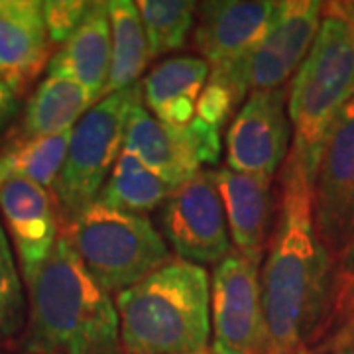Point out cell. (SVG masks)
Instances as JSON below:
<instances>
[{
  "mask_svg": "<svg viewBox=\"0 0 354 354\" xmlns=\"http://www.w3.org/2000/svg\"><path fill=\"white\" fill-rule=\"evenodd\" d=\"M313 223L321 242L339 262L354 239V99L323 148L313 183Z\"/></svg>",
  "mask_w": 354,
  "mask_h": 354,
  "instance_id": "10",
  "label": "cell"
},
{
  "mask_svg": "<svg viewBox=\"0 0 354 354\" xmlns=\"http://www.w3.org/2000/svg\"><path fill=\"white\" fill-rule=\"evenodd\" d=\"M0 213L6 221L28 286L59 239L55 203L46 187L16 179L0 187Z\"/></svg>",
  "mask_w": 354,
  "mask_h": 354,
  "instance_id": "14",
  "label": "cell"
},
{
  "mask_svg": "<svg viewBox=\"0 0 354 354\" xmlns=\"http://www.w3.org/2000/svg\"><path fill=\"white\" fill-rule=\"evenodd\" d=\"M71 132L51 138L16 140L0 152V187L8 181H32L41 187H53L64 167Z\"/></svg>",
  "mask_w": 354,
  "mask_h": 354,
  "instance_id": "22",
  "label": "cell"
},
{
  "mask_svg": "<svg viewBox=\"0 0 354 354\" xmlns=\"http://www.w3.org/2000/svg\"><path fill=\"white\" fill-rule=\"evenodd\" d=\"M288 87L254 91L227 132V167L272 181L290 156Z\"/></svg>",
  "mask_w": 354,
  "mask_h": 354,
  "instance_id": "11",
  "label": "cell"
},
{
  "mask_svg": "<svg viewBox=\"0 0 354 354\" xmlns=\"http://www.w3.org/2000/svg\"><path fill=\"white\" fill-rule=\"evenodd\" d=\"M221 199L225 205L228 232L234 250L260 266L266 242L272 234L274 197L272 181L232 171L228 167L213 169Z\"/></svg>",
  "mask_w": 354,
  "mask_h": 354,
  "instance_id": "15",
  "label": "cell"
},
{
  "mask_svg": "<svg viewBox=\"0 0 354 354\" xmlns=\"http://www.w3.org/2000/svg\"><path fill=\"white\" fill-rule=\"evenodd\" d=\"M50 53L38 0H0V79L20 93L36 79Z\"/></svg>",
  "mask_w": 354,
  "mask_h": 354,
  "instance_id": "16",
  "label": "cell"
},
{
  "mask_svg": "<svg viewBox=\"0 0 354 354\" xmlns=\"http://www.w3.org/2000/svg\"><path fill=\"white\" fill-rule=\"evenodd\" d=\"M138 101L128 116L124 150L132 152L156 176L174 189L201 171L203 164L215 165L221 158V130L193 118L187 127L160 122Z\"/></svg>",
  "mask_w": 354,
  "mask_h": 354,
  "instance_id": "8",
  "label": "cell"
},
{
  "mask_svg": "<svg viewBox=\"0 0 354 354\" xmlns=\"http://www.w3.org/2000/svg\"><path fill=\"white\" fill-rule=\"evenodd\" d=\"M138 101L142 87L136 83L101 99L73 128L64 167L53 183L55 201L67 223L99 197L124 150L128 116Z\"/></svg>",
  "mask_w": 354,
  "mask_h": 354,
  "instance_id": "6",
  "label": "cell"
},
{
  "mask_svg": "<svg viewBox=\"0 0 354 354\" xmlns=\"http://www.w3.org/2000/svg\"><path fill=\"white\" fill-rule=\"evenodd\" d=\"M67 241L102 290L120 293L169 262V248L148 215L93 201L67 223Z\"/></svg>",
  "mask_w": 354,
  "mask_h": 354,
  "instance_id": "5",
  "label": "cell"
},
{
  "mask_svg": "<svg viewBox=\"0 0 354 354\" xmlns=\"http://www.w3.org/2000/svg\"><path fill=\"white\" fill-rule=\"evenodd\" d=\"M174 187L128 150H122L99 197L104 207L132 215H148L162 207Z\"/></svg>",
  "mask_w": 354,
  "mask_h": 354,
  "instance_id": "21",
  "label": "cell"
},
{
  "mask_svg": "<svg viewBox=\"0 0 354 354\" xmlns=\"http://www.w3.org/2000/svg\"><path fill=\"white\" fill-rule=\"evenodd\" d=\"M209 71V64L203 57H169L144 77L140 85L142 101L160 122L169 127H187L197 114Z\"/></svg>",
  "mask_w": 354,
  "mask_h": 354,
  "instance_id": "18",
  "label": "cell"
},
{
  "mask_svg": "<svg viewBox=\"0 0 354 354\" xmlns=\"http://www.w3.org/2000/svg\"><path fill=\"white\" fill-rule=\"evenodd\" d=\"M348 346H354V319L351 323V330H348Z\"/></svg>",
  "mask_w": 354,
  "mask_h": 354,
  "instance_id": "30",
  "label": "cell"
},
{
  "mask_svg": "<svg viewBox=\"0 0 354 354\" xmlns=\"http://www.w3.org/2000/svg\"><path fill=\"white\" fill-rule=\"evenodd\" d=\"M120 344L127 354H203L211 341L207 270L169 260L116 295Z\"/></svg>",
  "mask_w": 354,
  "mask_h": 354,
  "instance_id": "3",
  "label": "cell"
},
{
  "mask_svg": "<svg viewBox=\"0 0 354 354\" xmlns=\"http://www.w3.org/2000/svg\"><path fill=\"white\" fill-rule=\"evenodd\" d=\"M264 333L258 264L232 250L211 278V354H262Z\"/></svg>",
  "mask_w": 354,
  "mask_h": 354,
  "instance_id": "9",
  "label": "cell"
},
{
  "mask_svg": "<svg viewBox=\"0 0 354 354\" xmlns=\"http://www.w3.org/2000/svg\"><path fill=\"white\" fill-rule=\"evenodd\" d=\"M142 24L150 44V55L160 57L181 50L195 24L197 4L187 0H140Z\"/></svg>",
  "mask_w": 354,
  "mask_h": 354,
  "instance_id": "23",
  "label": "cell"
},
{
  "mask_svg": "<svg viewBox=\"0 0 354 354\" xmlns=\"http://www.w3.org/2000/svg\"><path fill=\"white\" fill-rule=\"evenodd\" d=\"M354 99V28L323 16L315 44L288 87V116L293 146L311 183L323 148L344 106Z\"/></svg>",
  "mask_w": 354,
  "mask_h": 354,
  "instance_id": "4",
  "label": "cell"
},
{
  "mask_svg": "<svg viewBox=\"0 0 354 354\" xmlns=\"http://www.w3.org/2000/svg\"><path fill=\"white\" fill-rule=\"evenodd\" d=\"M337 260L313 223V183L288 156L281 169L276 223L260 274L264 307L262 354H295L329 325L337 304Z\"/></svg>",
  "mask_w": 354,
  "mask_h": 354,
  "instance_id": "1",
  "label": "cell"
},
{
  "mask_svg": "<svg viewBox=\"0 0 354 354\" xmlns=\"http://www.w3.org/2000/svg\"><path fill=\"white\" fill-rule=\"evenodd\" d=\"M295 354H315V353H313L311 348H301L299 353H295Z\"/></svg>",
  "mask_w": 354,
  "mask_h": 354,
  "instance_id": "31",
  "label": "cell"
},
{
  "mask_svg": "<svg viewBox=\"0 0 354 354\" xmlns=\"http://www.w3.org/2000/svg\"><path fill=\"white\" fill-rule=\"evenodd\" d=\"M276 2L213 0L197 4L195 46L209 69L252 59L268 32Z\"/></svg>",
  "mask_w": 354,
  "mask_h": 354,
  "instance_id": "13",
  "label": "cell"
},
{
  "mask_svg": "<svg viewBox=\"0 0 354 354\" xmlns=\"http://www.w3.org/2000/svg\"><path fill=\"white\" fill-rule=\"evenodd\" d=\"M18 111V93L0 79V127L6 124Z\"/></svg>",
  "mask_w": 354,
  "mask_h": 354,
  "instance_id": "26",
  "label": "cell"
},
{
  "mask_svg": "<svg viewBox=\"0 0 354 354\" xmlns=\"http://www.w3.org/2000/svg\"><path fill=\"white\" fill-rule=\"evenodd\" d=\"M91 2L83 0H46L41 2L44 22L51 44H65L85 18Z\"/></svg>",
  "mask_w": 354,
  "mask_h": 354,
  "instance_id": "25",
  "label": "cell"
},
{
  "mask_svg": "<svg viewBox=\"0 0 354 354\" xmlns=\"http://www.w3.org/2000/svg\"><path fill=\"white\" fill-rule=\"evenodd\" d=\"M337 264H339V274H341L342 278H346L348 281L354 283V239L348 244V248L342 252V256L339 258Z\"/></svg>",
  "mask_w": 354,
  "mask_h": 354,
  "instance_id": "28",
  "label": "cell"
},
{
  "mask_svg": "<svg viewBox=\"0 0 354 354\" xmlns=\"http://www.w3.org/2000/svg\"><path fill=\"white\" fill-rule=\"evenodd\" d=\"M95 104L97 102L93 101L87 88L77 81L48 75L26 104L18 140L51 138L65 134L73 130Z\"/></svg>",
  "mask_w": 354,
  "mask_h": 354,
  "instance_id": "19",
  "label": "cell"
},
{
  "mask_svg": "<svg viewBox=\"0 0 354 354\" xmlns=\"http://www.w3.org/2000/svg\"><path fill=\"white\" fill-rule=\"evenodd\" d=\"M323 16L339 18L342 22L354 28V0H337V2H323Z\"/></svg>",
  "mask_w": 354,
  "mask_h": 354,
  "instance_id": "27",
  "label": "cell"
},
{
  "mask_svg": "<svg viewBox=\"0 0 354 354\" xmlns=\"http://www.w3.org/2000/svg\"><path fill=\"white\" fill-rule=\"evenodd\" d=\"M24 290L12 248L0 225V341L10 339L24 323Z\"/></svg>",
  "mask_w": 354,
  "mask_h": 354,
  "instance_id": "24",
  "label": "cell"
},
{
  "mask_svg": "<svg viewBox=\"0 0 354 354\" xmlns=\"http://www.w3.org/2000/svg\"><path fill=\"white\" fill-rule=\"evenodd\" d=\"M203 354H207V353H203Z\"/></svg>",
  "mask_w": 354,
  "mask_h": 354,
  "instance_id": "32",
  "label": "cell"
},
{
  "mask_svg": "<svg viewBox=\"0 0 354 354\" xmlns=\"http://www.w3.org/2000/svg\"><path fill=\"white\" fill-rule=\"evenodd\" d=\"M160 228L174 252L191 264H218L234 250L215 171L201 169L160 207Z\"/></svg>",
  "mask_w": 354,
  "mask_h": 354,
  "instance_id": "7",
  "label": "cell"
},
{
  "mask_svg": "<svg viewBox=\"0 0 354 354\" xmlns=\"http://www.w3.org/2000/svg\"><path fill=\"white\" fill-rule=\"evenodd\" d=\"M113 32L109 2H91L85 18L48 64V75L67 77L87 88L93 101L104 97L111 73Z\"/></svg>",
  "mask_w": 354,
  "mask_h": 354,
  "instance_id": "17",
  "label": "cell"
},
{
  "mask_svg": "<svg viewBox=\"0 0 354 354\" xmlns=\"http://www.w3.org/2000/svg\"><path fill=\"white\" fill-rule=\"evenodd\" d=\"M323 22V2L283 0L276 2L268 32L250 62L254 91L286 88L315 44Z\"/></svg>",
  "mask_w": 354,
  "mask_h": 354,
  "instance_id": "12",
  "label": "cell"
},
{
  "mask_svg": "<svg viewBox=\"0 0 354 354\" xmlns=\"http://www.w3.org/2000/svg\"><path fill=\"white\" fill-rule=\"evenodd\" d=\"M335 354H354V346H348V344H344V346H341L339 351Z\"/></svg>",
  "mask_w": 354,
  "mask_h": 354,
  "instance_id": "29",
  "label": "cell"
},
{
  "mask_svg": "<svg viewBox=\"0 0 354 354\" xmlns=\"http://www.w3.org/2000/svg\"><path fill=\"white\" fill-rule=\"evenodd\" d=\"M109 18L113 32V53H111V73L104 87V97L134 87L148 62L152 59L148 36L142 24V16L136 2L111 0Z\"/></svg>",
  "mask_w": 354,
  "mask_h": 354,
  "instance_id": "20",
  "label": "cell"
},
{
  "mask_svg": "<svg viewBox=\"0 0 354 354\" xmlns=\"http://www.w3.org/2000/svg\"><path fill=\"white\" fill-rule=\"evenodd\" d=\"M28 291L26 354H122L116 305L91 278L65 234Z\"/></svg>",
  "mask_w": 354,
  "mask_h": 354,
  "instance_id": "2",
  "label": "cell"
}]
</instances>
